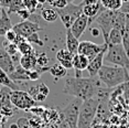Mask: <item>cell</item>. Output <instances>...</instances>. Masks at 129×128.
<instances>
[{
    "label": "cell",
    "mask_w": 129,
    "mask_h": 128,
    "mask_svg": "<svg viewBox=\"0 0 129 128\" xmlns=\"http://www.w3.org/2000/svg\"><path fill=\"white\" fill-rule=\"evenodd\" d=\"M17 125L19 126V128H29L30 127V121L27 118H20Z\"/></svg>",
    "instance_id": "37"
},
{
    "label": "cell",
    "mask_w": 129,
    "mask_h": 128,
    "mask_svg": "<svg viewBox=\"0 0 129 128\" xmlns=\"http://www.w3.org/2000/svg\"><path fill=\"white\" fill-rule=\"evenodd\" d=\"M84 2H81L80 5H74L69 4L66 7L60 8V9H54L56 10V12L58 14V18L61 19V21L63 22L65 29H70L72 27V24L74 23V21L81 14H83V7H84Z\"/></svg>",
    "instance_id": "4"
},
{
    "label": "cell",
    "mask_w": 129,
    "mask_h": 128,
    "mask_svg": "<svg viewBox=\"0 0 129 128\" xmlns=\"http://www.w3.org/2000/svg\"><path fill=\"white\" fill-rule=\"evenodd\" d=\"M122 43V32L117 29H111L109 36H108V45H118Z\"/></svg>",
    "instance_id": "25"
},
{
    "label": "cell",
    "mask_w": 129,
    "mask_h": 128,
    "mask_svg": "<svg viewBox=\"0 0 129 128\" xmlns=\"http://www.w3.org/2000/svg\"><path fill=\"white\" fill-rule=\"evenodd\" d=\"M87 27H88V18H87L85 14H81L77 19L74 21V23L72 24L71 32L73 33V36L77 39H80L82 37V34L86 31Z\"/></svg>",
    "instance_id": "12"
},
{
    "label": "cell",
    "mask_w": 129,
    "mask_h": 128,
    "mask_svg": "<svg viewBox=\"0 0 129 128\" xmlns=\"http://www.w3.org/2000/svg\"><path fill=\"white\" fill-rule=\"evenodd\" d=\"M37 89H38V93L45 95L46 97H48V95H49V93H50V88L46 86V84H44V83H39L37 85ZM38 93H37V94H38Z\"/></svg>",
    "instance_id": "33"
},
{
    "label": "cell",
    "mask_w": 129,
    "mask_h": 128,
    "mask_svg": "<svg viewBox=\"0 0 129 128\" xmlns=\"http://www.w3.org/2000/svg\"><path fill=\"white\" fill-rule=\"evenodd\" d=\"M107 49L108 44H106L105 42L103 44H97L92 41H82L80 42V46H78V53L85 55L90 61L95 56H97L101 52L107 50Z\"/></svg>",
    "instance_id": "9"
},
{
    "label": "cell",
    "mask_w": 129,
    "mask_h": 128,
    "mask_svg": "<svg viewBox=\"0 0 129 128\" xmlns=\"http://www.w3.org/2000/svg\"><path fill=\"white\" fill-rule=\"evenodd\" d=\"M99 1L105 9L111 11H119L122 6L121 0H99Z\"/></svg>",
    "instance_id": "26"
},
{
    "label": "cell",
    "mask_w": 129,
    "mask_h": 128,
    "mask_svg": "<svg viewBox=\"0 0 129 128\" xmlns=\"http://www.w3.org/2000/svg\"><path fill=\"white\" fill-rule=\"evenodd\" d=\"M31 113H33L34 115H41L43 114V113L45 112V107H42V106H34L32 107V108L30 109Z\"/></svg>",
    "instance_id": "38"
},
{
    "label": "cell",
    "mask_w": 129,
    "mask_h": 128,
    "mask_svg": "<svg viewBox=\"0 0 129 128\" xmlns=\"http://www.w3.org/2000/svg\"><path fill=\"white\" fill-rule=\"evenodd\" d=\"M18 50H19V53L21 55H29V54H32L34 53V48L32 46V44L27 40H24L23 42L19 43L18 44Z\"/></svg>",
    "instance_id": "28"
},
{
    "label": "cell",
    "mask_w": 129,
    "mask_h": 128,
    "mask_svg": "<svg viewBox=\"0 0 129 128\" xmlns=\"http://www.w3.org/2000/svg\"><path fill=\"white\" fill-rule=\"evenodd\" d=\"M10 102L16 108L25 110V112L37 106V101L28 92L22 91V89L10 91Z\"/></svg>",
    "instance_id": "6"
},
{
    "label": "cell",
    "mask_w": 129,
    "mask_h": 128,
    "mask_svg": "<svg viewBox=\"0 0 129 128\" xmlns=\"http://www.w3.org/2000/svg\"><path fill=\"white\" fill-rule=\"evenodd\" d=\"M97 77L108 88L121 86L129 82V73L125 68L118 65H104L99 70Z\"/></svg>",
    "instance_id": "2"
},
{
    "label": "cell",
    "mask_w": 129,
    "mask_h": 128,
    "mask_svg": "<svg viewBox=\"0 0 129 128\" xmlns=\"http://www.w3.org/2000/svg\"><path fill=\"white\" fill-rule=\"evenodd\" d=\"M83 101L80 98H75L67 105L63 110V117L67 123L69 128H77L78 116H80V109Z\"/></svg>",
    "instance_id": "7"
},
{
    "label": "cell",
    "mask_w": 129,
    "mask_h": 128,
    "mask_svg": "<svg viewBox=\"0 0 129 128\" xmlns=\"http://www.w3.org/2000/svg\"><path fill=\"white\" fill-rule=\"evenodd\" d=\"M89 64V60L85 55L76 53L73 56V69L75 71H85Z\"/></svg>",
    "instance_id": "21"
},
{
    "label": "cell",
    "mask_w": 129,
    "mask_h": 128,
    "mask_svg": "<svg viewBox=\"0 0 129 128\" xmlns=\"http://www.w3.org/2000/svg\"><path fill=\"white\" fill-rule=\"evenodd\" d=\"M49 73L51 74L55 80H60V78H62L67 75V70L64 68L62 64H60L57 62V63L53 64L52 66H50Z\"/></svg>",
    "instance_id": "23"
},
{
    "label": "cell",
    "mask_w": 129,
    "mask_h": 128,
    "mask_svg": "<svg viewBox=\"0 0 129 128\" xmlns=\"http://www.w3.org/2000/svg\"><path fill=\"white\" fill-rule=\"evenodd\" d=\"M66 49L71 52L72 54L78 53V46H80V41L77 38L73 36L71 29H66Z\"/></svg>",
    "instance_id": "20"
},
{
    "label": "cell",
    "mask_w": 129,
    "mask_h": 128,
    "mask_svg": "<svg viewBox=\"0 0 129 128\" xmlns=\"http://www.w3.org/2000/svg\"><path fill=\"white\" fill-rule=\"evenodd\" d=\"M73 1H74V0H66V2H67V4H72Z\"/></svg>",
    "instance_id": "44"
},
{
    "label": "cell",
    "mask_w": 129,
    "mask_h": 128,
    "mask_svg": "<svg viewBox=\"0 0 129 128\" xmlns=\"http://www.w3.org/2000/svg\"><path fill=\"white\" fill-rule=\"evenodd\" d=\"M126 19L127 14L121 12V11H114V18H113V29L124 31L126 25Z\"/></svg>",
    "instance_id": "22"
},
{
    "label": "cell",
    "mask_w": 129,
    "mask_h": 128,
    "mask_svg": "<svg viewBox=\"0 0 129 128\" xmlns=\"http://www.w3.org/2000/svg\"><path fill=\"white\" fill-rule=\"evenodd\" d=\"M40 76H41V73L38 71V70H31V71H29L30 82H37V81H39Z\"/></svg>",
    "instance_id": "35"
},
{
    "label": "cell",
    "mask_w": 129,
    "mask_h": 128,
    "mask_svg": "<svg viewBox=\"0 0 129 128\" xmlns=\"http://www.w3.org/2000/svg\"><path fill=\"white\" fill-rule=\"evenodd\" d=\"M10 78L16 83H19V82H29L30 81V77H29V71L25 69H23L20 64L16 65V69L14 71L11 73L10 75Z\"/></svg>",
    "instance_id": "16"
},
{
    "label": "cell",
    "mask_w": 129,
    "mask_h": 128,
    "mask_svg": "<svg viewBox=\"0 0 129 128\" xmlns=\"http://www.w3.org/2000/svg\"><path fill=\"white\" fill-rule=\"evenodd\" d=\"M99 0H83V2L85 5L86 4H94V2H98Z\"/></svg>",
    "instance_id": "41"
},
{
    "label": "cell",
    "mask_w": 129,
    "mask_h": 128,
    "mask_svg": "<svg viewBox=\"0 0 129 128\" xmlns=\"http://www.w3.org/2000/svg\"><path fill=\"white\" fill-rule=\"evenodd\" d=\"M104 61L111 63L113 65H118L121 66V68H125L129 73V56L125 52L121 44L108 45Z\"/></svg>",
    "instance_id": "5"
},
{
    "label": "cell",
    "mask_w": 129,
    "mask_h": 128,
    "mask_svg": "<svg viewBox=\"0 0 129 128\" xmlns=\"http://www.w3.org/2000/svg\"><path fill=\"white\" fill-rule=\"evenodd\" d=\"M19 64L23 69L28 70V71L36 70L37 69V52L29 55H21Z\"/></svg>",
    "instance_id": "19"
},
{
    "label": "cell",
    "mask_w": 129,
    "mask_h": 128,
    "mask_svg": "<svg viewBox=\"0 0 129 128\" xmlns=\"http://www.w3.org/2000/svg\"><path fill=\"white\" fill-rule=\"evenodd\" d=\"M27 41H29V42L31 43V44H37V45H39V46H43V45H44L43 41L40 39V37H39V34H38V32H37V33L31 34L30 37H28V38H27Z\"/></svg>",
    "instance_id": "32"
},
{
    "label": "cell",
    "mask_w": 129,
    "mask_h": 128,
    "mask_svg": "<svg viewBox=\"0 0 129 128\" xmlns=\"http://www.w3.org/2000/svg\"><path fill=\"white\" fill-rule=\"evenodd\" d=\"M73 56L74 54H72L67 49H60L56 52V55H55V59L57 60V62L65 68L66 70L73 69Z\"/></svg>",
    "instance_id": "15"
},
{
    "label": "cell",
    "mask_w": 129,
    "mask_h": 128,
    "mask_svg": "<svg viewBox=\"0 0 129 128\" xmlns=\"http://www.w3.org/2000/svg\"><path fill=\"white\" fill-rule=\"evenodd\" d=\"M4 45H5V50L7 52L10 56H13L16 55L17 53H19V50H18V45L13 42H8L7 40L4 41Z\"/></svg>",
    "instance_id": "30"
},
{
    "label": "cell",
    "mask_w": 129,
    "mask_h": 128,
    "mask_svg": "<svg viewBox=\"0 0 129 128\" xmlns=\"http://www.w3.org/2000/svg\"><path fill=\"white\" fill-rule=\"evenodd\" d=\"M119 11H121L126 14H129V2H122V6Z\"/></svg>",
    "instance_id": "39"
},
{
    "label": "cell",
    "mask_w": 129,
    "mask_h": 128,
    "mask_svg": "<svg viewBox=\"0 0 129 128\" xmlns=\"http://www.w3.org/2000/svg\"><path fill=\"white\" fill-rule=\"evenodd\" d=\"M17 14H18V17L22 20V21H24V20H29V18H30V16H31V12H30V11H29L28 9L23 8V9H21L20 11H18V12H17Z\"/></svg>",
    "instance_id": "34"
},
{
    "label": "cell",
    "mask_w": 129,
    "mask_h": 128,
    "mask_svg": "<svg viewBox=\"0 0 129 128\" xmlns=\"http://www.w3.org/2000/svg\"><path fill=\"white\" fill-rule=\"evenodd\" d=\"M101 81L98 77H72L69 76L65 81L63 93L71 95L82 101L96 97L98 91L101 89Z\"/></svg>",
    "instance_id": "1"
},
{
    "label": "cell",
    "mask_w": 129,
    "mask_h": 128,
    "mask_svg": "<svg viewBox=\"0 0 129 128\" xmlns=\"http://www.w3.org/2000/svg\"><path fill=\"white\" fill-rule=\"evenodd\" d=\"M10 128H19V126L17 124H12V125H10Z\"/></svg>",
    "instance_id": "42"
},
{
    "label": "cell",
    "mask_w": 129,
    "mask_h": 128,
    "mask_svg": "<svg viewBox=\"0 0 129 128\" xmlns=\"http://www.w3.org/2000/svg\"><path fill=\"white\" fill-rule=\"evenodd\" d=\"M113 18H114V11L104 9L103 12L95 20V22L99 27V30L102 31L103 38H104L106 44L108 41V36H109L111 29H113Z\"/></svg>",
    "instance_id": "8"
},
{
    "label": "cell",
    "mask_w": 129,
    "mask_h": 128,
    "mask_svg": "<svg viewBox=\"0 0 129 128\" xmlns=\"http://www.w3.org/2000/svg\"><path fill=\"white\" fill-rule=\"evenodd\" d=\"M0 69L8 75H10L16 69V64L13 63L11 56L6 52L5 49L1 48H0Z\"/></svg>",
    "instance_id": "14"
},
{
    "label": "cell",
    "mask_w": 129,
    "mask_h": 128,
    "mask_svg": "<svg viewBox=\"0 0 129 128\" xmlns=\"http://www.w3.org/2000/svg\"><path fill=\"white\" fill-rule=\"evenodd\" d=\"M4 9L7 10L8 13H17L18 11L23 9L22 0H0Z\"/></svg>",
    "instance_id": "17"
},
{
    "label": "cell",
    "mask_w": 129,
    "mask_h": 128,
    "mask_svg": "<svg viewBox=\"0 0 129 128\" xmlns=\"http://www.w3.org/2000/svg\"><path fill=\"white\" fill-rule=\"evenodd\" d=\"M105 8L102 6L101 1L98 2H94V4H86L83 7V14L88 18V25H90L92 23L95 21L96 18L103 12Z\"/></svg>",
    "instance_id": "11"
},
{
    "label": "cell",
    "mask_w": 129,
    "mask_h": 128,
    "mask_svg": "<svg viewBox=\"0 0 129 128\" xmlns=\"http://www.w3.org/2000/svg\"><path fill=\"white\" fill-rule=\"evenodd\" d=\"M106 52H107V50L101 52L97 56H95L93 60L89 61V64H88V66H87L86 70H87V72H88L90 77L97 76L99 70H101V68L104 65V57H105Z\"/></svg>",
    "instance_id": "13"
},
{
    "label": "cell",
    "mask_w": 129,
    "mask_h": 128,
    "mask_svg": "<svg viewBox=\"0 0 129 128\" xmlns=\"http://www.w3.org/2000/svg\"><path fill=\"white\" fill-rule=\"evenodd\" d=\"M41 17L42 19L46 22H55L58 19V14L56 12V10L54 8L50 7V8H43L41 11Z\"/></svg>",
    "instance_id": "24"
},
{
    "label": "cell",
    "mask_w": 129,
    "mask_h": 128,
    "mask_svg": "<svg viewBox=\"0 0 129 128\" xmlns=\"http://www.w3.org/2000/svg\"><path fill=\"white\" fill-rule=\"evenodd\" d=\"M122 2H129V0H121Z\"/></svg>",
    "instance_id": "45"
},
{
    "label": "cell",
    "mask_w": 129,
    "mask_h": 128,
    "mask_svg": "<svg viewBox=\"0 0 129 128\" xmlns=\"http://www.w3.org/2000/svg\"><path fill=\"white\" fill-rule=\"evenodd\" d=\"M50 59L45 53H37V69L38 68H49Z\"/></svg>",
    "instance_id": "29"
},
{
    "label": "cell",
    "mask_w": 129,
    "mask_h": 128,
    "mask_svg": "<svg viewBox=\"0 0 129 128\" xmlns=\"http://www.w3.org/2000/svg\"><path fill=\"white\" fill-rule=\"evenodd\" d=\"M122 48L125 52L129 56V14H127V19H126V25L122 31Z\"/></svg>",
    "instance_id": "27"
},
{
    "label": "cell",
    "mask_w": 129,
    "mask_h": 128,
    "mask_svg": "<svg viewBox=\"0 0 129 128\" xmlns=\"http://www.w3.org/2000/svg\"><path fill=\"white\" fill-rule=\"evenodd\" d=\"M99 104L101 101L97 97L83 101L80 109L77 128H93V121L97 114Z\"/></svg>",
    "instance_id": "3"
},
{
    "label": "cell",
    "mask_w": 129,
    "mask_h": 128,
    "mask_svg": "<svg viewBox=\"0 0 129 128\" xmlns=\"http://www.w3.org/2000/svg\"><path fill=\"white\" fill-rule=\"evenodd\" d=\"M13 30L17 34L21 36L23 38L27 39L28 37H30L31 34L33 33H37V32L41 31V25L40 23H37V22H33V21H30V20H24V21H21L17 24L13 25Z\"/></svg>",
    "instance_id": "10"
},
{
    "label": "cell",
    "mask_w": 129,
    "mask_h": 128,
    "mask_svg": "<svg viewBox=\"0 0 129 128\" xmlns=\"http://www.w3.org/2000/svg\"><path fill=\"white\" fill-rule=\"evenodd\" d=\"M13 28L11 19L9 17V13L7 12V10L2 8L1 16H0V37L5 36L9 30Z\"/></svg>",
    "instance_id": "18"
},
{
    "label": "cell",
    "mask_w": 129,
    "mask_h": 128,
    "mask_svg": "<svg viewBox=\"0 0 129 128\" xmlns=\"http://www.w3.org/2000/svg\"><path fill=\"white\" fill-rule=\"evenodd\" d=\"M1 11H2V6H1V2H0V16H1Z\"/></svg>",
    "instance_id": "43"
},
{
    "label": "cell",
    "mask_w": 129,
    "mask_h": 128,
    "mask_svg": "<svg viewBox=\"0 0 129 128\" xmlns=\"http://www.w3.org/2000/svg\"><path fill=\"white\" fill-rule=\"evenodd\" d=\"M90 32H92V34L93 36H99V31H98V29H94V28H92V30H90Z\"/></svg>",
    "instance_id": "40"
},
{
    "label": "cell",
    "mask_w": 129,
    "mask_h": 128,
    "mask_svg": "<svg viewBox=\"0 0 129 128\" xmlns=\"http://www.w3.org/2000/svg\"><path fill=\"white\" fill-rule=\"evenodd\" d=\"M17 36H18V34L14 32L13 29H11V30H9L7 33L5 34V38H6V40H7L8 42H14V40H16Z\"/></svg>",
    "instance_id": "36"
},
{
    "label": "cell",
    "mask_w": 129,
    "mask_h": 128,
    "mask_svg": "<svg viewBox=\"0 0 129 128\" xmlns=\"http://www.w3.org/2000/svg\"><path fill=\"white\" fill-rule=\"evenodd\" d=\"M22 2H23V7H24L25 9H28L31 13L36 12L38 7H39V5H40L39 0H22Z\"/></svg>",
    "instance_id": "31"
}]
</instances>
